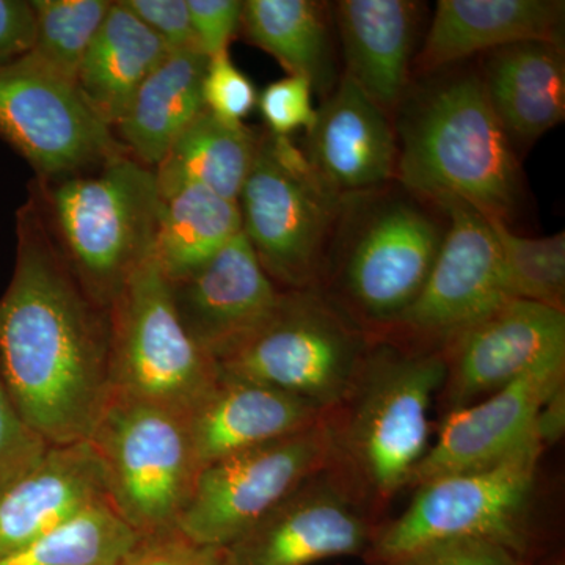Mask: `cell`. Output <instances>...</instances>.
Segmentation results:
<instances>
[{
	"mask_svg": "<svg viewBox=\"0 0 565 565\" xmlns=\"http://www.w3.org/2000/svg\"><path fill=\"white\" fill-rule=\"evenodd\" d=\"M110 344V308L82 286L29 193L0 297V373L21 418L47 445L90 440L111 397Z\"/></svg>",
	"mask_w": 565,
	"mask_h": 565,
	"instance_id": "obj_1",
	"label": "cell"
},
{
	"mask_svg": "<svg viewBox=\"0 0 565 565\" xmlns=\"http://www.w3.org/2000/svg\"><path fill=\"white\" fill-rule=\"evenodd\" d=\"M399 107L396 181L405 191L434 204L459 200L509 223L519 202V163L481 74H441Z\"/></svg>",
	"mask_w": 565,
	"mask_h": 565,
	"instance_id": "obj_2",
	"label": "cell"
},
{
	"mask_svg": "<svg viewBox=\"0 0 565 565\" xmlns=\"http://www.w3.org/2000/svg\"><path fill=\"white\" fill-rule=\"evenodd\" d=\"M28 189L74 275L110 308L154 258L161 212L156 170L122 151L79 172L33 178Z\"/></svg>",
	"mask_w": 565,
	"mask_h": 565,
	"instance_id": "obj_3",
	"label": "cell"
},
{
	"mask_svg": "<svg viewBox=\"0 0 565 565\" xmlns=\"http://www.w3.org/2000/svg\"><path fill=\"white\" fill-rule=\"evenodd\" d=\"M444 351L408 352L390 344L367 349L345 404L349 411L334 449L381 500L411 484L429 451V411L445 385Z\"/></svg>",
	"mask_w": 565,
	"mask_h": 565,
	"instance_id": "obj_4",
	"label": "cell"
},
{
	"mask_svg": "<svg viewBox=\"0 0 565 565\" xmlns=\"http://www.w3.org/2000/svg\"><path fill=\"white\" fill-rule=\"evenodd\" d=\"M237 204L244 236L274 285L282 291L316 289L344 199L322 180L291 137L259 131Z\"/></svg>",
	"mask_w": 565,
	"mask_h": 565,
	"instance_id": "obj_5",
	"label": "cell"
},
{
	"mask_svg": "<svg viewBox=\"0 0 565 565\" xmlns=\"http://www.w3.org/2000/svg\"><path fill=\"white\" fill-rule=\"evenodd\" d=\"M370 345L318 289L280 291L262 326L217 364L222 374L274 386L329 414L352 393Z\"/></svg>",
	"mask_w": 565,
	"mask_h": 565,
	"instance_id": "obj_6",
	"label": "cell"
},
{
	"mask_svg": "<svg viewBox=\"0 0 565 565\" xmlns=\"http://www.w3.org/2000/svg\"><path fill=\"white\" fill-rule=\"evenodd\" d=\"M384 189L373 192V200L367 193L344 199L332 248L340 247L349 303L367 321L392 326L422 292L446 223L429 210L434 203L405 189Z\"/></svg>",
	"mask_w": 565,
	"mask_h": 565,
	"instance_id": "obj_7",
	"label": "cell"
},
{
	"mask_svg": "<svg viewBox=\"0 0 565 565\" xmlns=\"http://www.w3.org/2000/svg\"><path fill=\"white\" fill-rule=\"evenodd\" d=\"M111 394L158 405L188 419L221 381V367L192 340L152 258L110 305Z\"/></svg>",
	"mask_w": 565,
	"mask_h": 565,
	"instance_id": "obj_8",
	"label": "cell"
},
{
	"mask_svg": "<svg viewBox=\"0 0 565 565\" xmlns=\"http://www.w3.org/2000/svg\"><path fill=\"white\" fill-rule=\"evenodd\" d=\"M545 444L539 435L489 467L423 482L403 515L375 534L371 563L385 565L419 546L451 539H486L523 559L525 511Z\"/></svg>",
	"mask_w": 565,
	"mask_h": 565,
	"instance_id": "obj_9",
	"label": "cell"
},
{
	"mask_svg": "<svg viewBox=\"0 0 565 565\" xmlns=\"http://www.w3.org/2000/svg\"><path fill=\"white\" fill-rule=\"evenodd\" d=\"M90 441L106 470L111 508L140 537L178 526L200 473L188 419L111 394Z\"/></svg>",
	"mask_w": 565,
	"mask_h": 565,
	"instance_id": "obj_10",
	"label": "cell"
},
{
	"mask_svg": "<svg viewBox=\"0 0 565 565\" xmlns=\"http://www.w3.org/2000/svg\"><path fill=\"white\" fill-rule=\"evenodd\" d=\"M329 419L255 446L200 470L178 530L200 544L228 548L332 462Z\"/></svg>",
	"mask_w": 565,
	"mask_h": 565,
	"instance_id": "obj_11",
	"label": "cell"
},
{
	"mask_svg": "<svg viewBox=\"0 0 565 565\" xmlns=\"http://www.w3.org/2000/svg\"><path fill=\"white\" fill-rule=\"evenodd\" d=\"M0 140L32 167L40 181L128 151L76 85L33 65L24 54L0 65Z\"/></svg>",
	"mask_w": 565,
	"mask_h": 565,
	"instance_id": "obj_12",
	"label": "cell"
},
{
	"mask_svg": "<svg viewBox=\"0 0 565 565\" xmlns=\"http://www.w3.org/2000/svg\"><path fill=\"white\" fill-rule=\"evenodd\" d=\"M435 206L446 215L444 243L422 292L392 326L446 345L514 297L484 215L455 199Z\"/></svg>",
	"mask_w": 565,
	"mask_h": 565,
	"instance_id": "obj_13",
	"label": "cell"
},
{
	"mask_svg": "<svg viewBox=\"0 0 565 565\" xmlns=\"http://www.w3.org/2000/svg\"><path fill=\"white\" fill-rule=\"evenodd\" d=\"M451 411L565 359V310L511 299L444 349Z\"/></svg>",
	"mask_w": 565,
	"mask_h": 565,
	"instance_id": "obj_14",
	"label": "cell"
},
{
	"mask_svg": "<svg viewBox=\"0 0 565 565\" xmlns=\"http://www.w3.org/2000/svg\"><path fill=\"white\" fill-rule=\"evenodd\" d=\"M564 379L565 359L555 360L482 399L449 412L411 484L478 470L511 456L539 435V412L564 385Z\"/></svg>",
	"mask_w": 565,
	"mask_h": 565,
	"instance_id": "obj_15",
	"label": "cell"
},
{
	"mask_svg": "<svg viewBox=\"0 0 565 565\" xmlns=\"http://www.w3.org/2000/svg\"><path fill=\"white\" fill-rule=\"evenodd\" d=\"M318 476L228 546L233 565H311L367 553L370 523L341 487Z\"/></svg>",
	"mask_w": 565,
	"mask_h": 565,
	"instance_id": "obj_16",
	"label": "cell"
},
{
	"mask_svg": "<svg viewBox=\"0 0 565 565\" xmlns=\"http://www.w3.org/2000/svg\"><path fill=\"white\" fill-rule=\"evenodd\" d=\"M169 285L182 327L215 363L262 326L281 291L244 233L195 273Z\"/></svg>",
	"mask_w": 565,
	"mask_h": 565,
	"instance_id": "obj_17",
	"label": "cell"
},
{
	"mask_svg": "<svg viewBox=\"0 0 565 565\" xmlns=\"http://www.w3.org/2000/svg\"><path fill=\"white\" fill-rule=\"evenodd\" d=\"M302 150L343 199L381 191L396 180V125L344 74L318 110Z\"/></svg>",
	"mask_w": 565,
	"mask_h": 565,
	"instance_id": "obj_18",
	"label": "cell"
},
{
	"mask_svg": "<svg viewBox=\"0 0 565 565\" xmlns=\"http://www.w3.org/2000/svg\"><path fill=\"white\" fill-rule=\"evenodd\" d=\"M107 501L106 470L90 440L50 446L0 490V559Z\"/></svg>",
	"mask_w": 565,
	"mask_h": 565,
	"instance_id": "obj_19",
	"label": "cell"
},
{
	"mask_svg": "<svg viewBox=\"0 0 565 565\" xmlns=\"http://www.w3.org/2000/svg\"><path fill=\"white\" fill-rule=\"evenodd\" d=\"M327 414L302 397L221 373L206 401L188 418L200 470L225 457L270 444L326 422Z\"/></svg>",
	"mask_w": 565,
	"mask_h": 565,
	"instance_id": "obj_20",
	"label": "cell"
},
{
	"mask_svg": "<svg viewBox=\"0 0 565 565\" xmlns=\"http://www.w3.org/2000/svg\"><path fill=\"white\" fill-rule=\"evenodd\" d=\"M563 0H438L416 68L434 74L523 41L563 44Z\"/></svg>",
	"mask_w": 565,
	"mask_h": 565,
	"instance_id": "obj_21",
	"label": "cell"
},
{
	"mask_svg": "<svg viewBox=\"0 0 565 565\" xmlns=\"http://www.w3.org/2000/svg\"><path fill=\"white\" fill-rule=\"evenodd\" d=\"M334 20L343 46L344 76L393 118L408 93L419 3L341 0L334 3Z\"/></svg>",
	"mask_w": 565,
	"mask_h": 565,
	"instance_id": "obj_22",
	"label": "cell"
},
{
	"mask_svg": "<svg viewBox=\"0 0 565 565\" xmlns=\"http://www.w3.org/2000/svg\"><path fill=\"white\" fill-rule=\"evenodd\" d=\"M487 54L482 82L511 141L531 143L564 121L563 44L523 41Z\"/></svg>",
	"mask_w": 565,
	"mask_h": 565,
	"instance_id": "obj_23",
	"label": "cell"
},
{
	"mask_svg": "<svg viewBox=\"0 0 565 565\" xmlns=\"http://www.w3.org/2000/svg\"><path fill=\"white\" fill-rule=\"evenodd\" d=\"M207 62L199 50L169 52L115 126L117 140L143 166L156 170L178 136L204 110Z\"/></svg>",
	"mask_w": 565,
	"mask_h": 565,
	"instance_id": "obj_24",
	"label": "cell"
},
{
	"mask_svg": "<svg viewBox=\"0 0 565 565\" xmlns=\"http://www.w3.org/2000/svg\"><path fill=\"white\" fill-rule=\"evenodd\" d=\"M167 54L162 41L117 0L81 63L77 90L88 107L114 129L140 85Z\"/></svg>",
	"mask_w": 565,
	"mask_h": 565,
	"instance_id": "obj_25",
	"label": "cell"
},
{
	"mask_svg": "<svg viewBox=\"0 0 565 565\" xmlns=\"http://www.w3.org/2000/svg\"><path fill=\"white\" fill-rule=\"evenodd\" d=\"M154 259L169 281L188 277L243 233L239 204L195 182H159Z\"/></svg>",
	"mask_w": 565,
	"mask_h": 565,
	"instance_id": "obj_26",
	"label": "cell"
},
{
	"mask_svg": "<svg viewBox=\"0 0 565 565\" xmlns=\"http://www.w3.org/2000/svg\"><path fill=\"white\" fill-rule=\"evenodd\" d=\"M327 6L313 0H245L239 31L286 73L307 77L326 98L338 84Z\"/></svg>",
	"mask_w": 565,
	"mask_h": 565,
	"instance_id": "obj_27",
	"label": "cell"
},
{
	"mask_svg": "<svg viewBox=\"0 0 565 565\" xmlns=\"http://www.w3.org/2000/svg\"><path fill=\"white\" fill-rule=\"evenodd\" d=\"M259 131L245 122L228 125L204 109L156 167L158 182H195L237 202L250 173Z\"/></svg>",
	"mask_w": 565,
	"mask_h": 565,
	"instance_id": "obj_28",
	"label": "cell"
},
{
	"mask_svg": "<svg viewBox=\"0 0 565 565\" xmlns=\"http://www.w3.org/2000/svg\"><path fill=\"white\" fill-rule=\"evenodd\" d=\"M139 541L107 501L3 557L0 565H122Z\"/></svg>",
	"mask_w": 565,
	"mask_h": 565,
	"instance_id": "obj_29",
	"label": "cell"
},
{
	"mask_svg": "<svg viewBox=\"0 0 565 565\" xmlns=\"http://www.w3.org/2000/svg\"><path fill=\"white\" fill-rule=\"evenodd\" d=\"M35 36L24 57L76 85L77 71L114 0H31Z\"/></svg>",
	"mask_w": 565,
	"mask_h": 565,
	"instance_id": "obj_30",
	"label": "cell"
},
{
	"mask_svg": "<svg viewBox=\"0 0 565 565\" xmlns=\"http://www.w3.org/2000/svg\"><path fill=\"white\" fill-rule=\"evenodd\" d=\"M487 222L497 241L512 297L564 310L565 234L526 237L512 232L509 223L498 218Z\"/></svg>",
	"mask_w": 565,
	"mask_h": 565,
	"instance_id": "obj_31",
	"label": "cell"
},
{
	"mask_svg": "<svg viewBox=\"0 0 565 565\" xmlns=\"http://www.w3.org/2000/svg\"><path fill=\"white\" fill-rule=\"evenodd\" d=\"M202 92L204 109L228 125H244L245 118L258 107L255 84L234 65L230 52L210 58Z\"/></svg>",
	"mask_w": 565,
	"mask_h": 565,
	"instance_id": "obj_32",
	"label": "cell"
},
{
	"mask_svg": "<svg viewBox=\"0 0 565 565\" xmlns=\"http://www.w3.org/2000/svg\"><path fill=\"white\" fill-rule=\"evenodd\" d=\"M313 92V85L303 76L288 74L270 82L258 96L266 131L280 137H291L300 129L310 132L318 118Z\"/></svg>",
	"mask_w": 565,
	"mask_h": 565,
	"instance_id": "obj_33",
	"label": "cell"
},
{
	"mask_svg": "<svg viewBox=\"0 0 565 565\" xmlns=\"http://www.w3.org/2000/svg\"><path fill=\"white\" fill-rule=\"evenodd\" d=\"M47 448L21 418L0 373V490L31 470Z\"/></svg>",
	"mask_w": 565,
	"mask_h": 565,
	"instance_id": "obj_34",
	"label": "cell"
},
{
	"mask_svg": "<svg viewBox=\"0 0 565 565\" xmlns=\"http://www.w3.org/2000/svg\"><path fill=\"white\" fill-rule=\"evenodd\" d=\"M122 565H233L228 548L200 544L178 530L140 537Z\"/></svg>",
	"mask_w": 565,
	"mask_h": 565,
	"instance_id": "obj_35",
	"label": "cell"
},
{
	"mask_svg": "<svg viewBox=\"0 0 565 565\" xmlns=\"http://www.w3.org/2000/svg\"><path fill=\"white\" fill-rule=\"evenodd\" d=\"M385 565H523V561L498 542L451 539L419 546Z\"/></svg>",
	"mask_w": 565,
	"mask_h": 565,
	"instance_id": "obj_36",
	"label": "cell"
},
{
	"mask_svg": "<svg viewBox=\"0 0 565 565\" xmlns=\"http://www.w3.org/2000/svg\"><path fill=\"white\" fill-rule=\"evenodd\" d=\"M243 7L241 0H188L196 46L207 58L230 52L241 31Z\"/></svg>",
	"mask_w": 565,
	"mask_h": 565,
	"instance_id": "obj_37",
	"label": "cell"
},
{
	"mask_svg": "<svg viewBox=\"0 0 565 565\" xmlns=\"http://www.w3.org/2000/svg\"><path fill=\"white\" fill-rule=\"evenodd\" d=\"M120 2L162 41L167 51L199 50L188 0H120Z\"/></svg>",
	"mask_w": 565,
	"mask_h": 565,
	"instance_id": "obj_38",
	"label": "cell"
},
{
	"mask_svg": "<svg viewBox=\"0 0 565 565\" xmlns=\"http://www.w3.org/2000/svg\"><path fill=\"white\" fill-rule=\"evenodd\" d=\"M35 14L31 0H0V65L32 47Z\"/></svg>",
	"mask_w": 565,
	"mask_h": 565,
	"instance_id": "obj_39",
	"label": "cell"
},
{
	"mask_svg": "<svg viewBox=\"0 0 565 565\" xmlns=\"http://www.w3.org/2000/svg\"><path fill=\"white\" fill-rule=\"evenodd\" d=\"M537 433L541 435L542 441L550 444L555 441L563 434L565 426V396L564 385L559 386L548 401L541 408L537 416Z\"/></svg>",
	"mask_w": 565,
	"mask_h": 565,
	"instance_id": "obj_40",
	"label": "cell"
}]
</instances>
